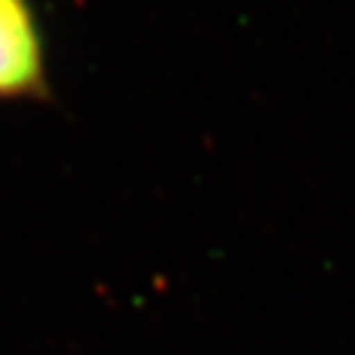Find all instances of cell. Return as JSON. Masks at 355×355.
Here are the masks:
<instances>
[{"label": "cell", "mask_w": 355, "mask_h": 355, "mask_svg": "<svg viewBox=\"0 0 355 355\" xmlns=\"http://www.w3.org/2000/svg\"><path fill=\"white\" fill-rule=\"evenodd\" d=\"M48 92V45L35 0H0V103L42 101Z\"/></svg>", "instance_id": "1"}]
</instances>
